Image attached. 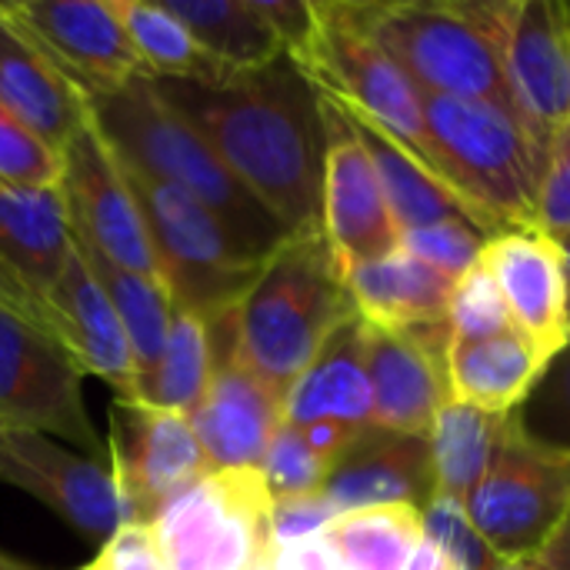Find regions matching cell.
Returning <instances> with one entry per match:
<instances>
[{"label":"cell","mask_w":570,"mask_h":570,"mask_svg":"<svg viewBox=\"0 0 570 570\" xmlns=\"http://www.w3.org/2000/svg\"><path fill=\"white\" fill-rule=\"evenodd\" d=\"M150 80L291 234L324 230V97L291 53L217 83Z\"/></svg>","instance_id":"6da1fadb"},{"label":"cell","mask_w":570,"mask_h":570,"mask_svg":"<svg viewBox=\"0 0 570 570\" xmlns=\"http://www.w3.org/2000/svg\"><path fill=\"white\" fill-rule=\"evenodd\" d=\"M87 114L120 164L197 197L257 261H267L287 237H294L224 167L214 147L160 100L150 77H137L120 90L90 97Z\"/></svg>","instance_id":"7a4b0ae2"},{"label":"cell","mask_w":570,"mask_h":570,"mask_svg":"<svg viewBox=\"0 0 570 570\" xmlns=\"http://www.w3.org/2000/svg\"><path fill=\"white\" fill-rule=\"evenodd\" d=\"M357 311L347 277L324 230L294 234L264 261L234 311L237 364L287 397L321 347Z\"/></svg>","instance_id":"3957f363"},{"label":"cell","mask_w":570,"mask_h":570,"mask_svg":"<svg viewBox=\"0 0 570 570\" xmlns=\"http://www.w3.org/2000/svg\"><path fill=\"white\" fill-rule=\"evenodd\" d=\"M417 94L434 174L478 214L481 227L491 237L538 227L548 140L494 104Z\"/></svg>","instance_id":"277c9868"},{"label":"cell","mask_w":570,"mask_h":570,"mask_svg":"<svg viewBox=\"0 0 570 570\" xmlns=\"http://www.w3.org/2000/svg\"><path fill=\"white\" fill-rule=\"evenodd\" d=\"M344 3L357 20V27L407 73V80L417 90L494 104L511 117H518L521 124H528L511 94L501 50L488 27L481 0H344Z\"/></svg>","instance_id":"5b68a950"},{"label":"cell","mask_w":570,"mask_h":570,"mask_svg":"<svg viewBox=\"0 0 570 570\" xmlns=\"http://www.w3.org/2000/svg\"><path fill=\"white\" fill-rule=\"evenodd\" d=\"M120 170L140 204L174 307L190 311L200 321L234 311L257 281L264 261L244 250L227 224L187 190L127 164H120Z\"/></svg>","instance_id":"8992f818"},{"label":"cell","mask_w":570,"mask_h":570,"mask_svg":"<svg viewBox=\"0 0 570 570\" xmlns=\"http://www.w3.org/2000/svg\"><path fill=\"white\" fill-rule=\"evenodd\" d=\"M317 27L301 53H291L307 77L337 104L361 114L401 147H407L431 174V144L421 114V94L407 73L357 27L344 0L314 3ZM438 177V174H434Z\"/></svg>","instance_id":"52a82bcc"},{"label":"cell","mask_w":570,"mask_h":570,"mask_svg":"<svg viewBox=\"0 0 570 570\" xmlns=\"http://www.w3.org/2000/svg\"><path fill=\"white\" fill-rule=\"evenodd\" d=\"M464 511L504 564L538 561L570 518V458L531 444L508 424Z\"/></svg>","instance_id":"ba28073f"},{"label":"cell","mask_w":570,"mask_h":570,"mask_svg":"<svg viewBox=\"0 0 570 570\" xmlns=\"http://www.w3.org/2000/svg\"><path fill=\"white\" fill-rule=\"evenodd\" d=\"M0 424L37 431L100 458L107 448L83 404V371L67 347L0 304Z\"/></svg>","instance_id":"9c48e42d"},{"label":"cell","mask_w":570,"mask_h":570,"mask_svg":"<svg viewBox=\"0 0 570 570\" xmlns=\"http://www.w3.org/2000/svg\"><path fill=\"white\" fill-rule=\"evenodd\" d=\"M107 454L124 524L150 528L177 494L214 474L190 417L140 401H114Z\"/></svg>","instance_id":"30bf717a"},{"label":"cell","mask_w":570,"mask_h":570,"mask_svg":"<svg viewBox=\"0 0 570 570\" xmlns=\"http://www.w3.org/2000/svg\"><path fill=\"white\" fill-rule=\"evenodd\" d=\"M57 190L63 197L70 227L90 247H97L117 267L164 284L140 204L120 170V160L90 120L63 150V177Z\"/></svg>","instance_id":"8fae6325"},{"label":"cell","mask_w":570,"mask_h":570,"mask_svg":"<svg viewBox=\"0 0 570 570\" xmlns=\"http://www.w3.org/2000/svg\"><path fill=\"white\" fill-rule=\"evenodd\" d=\"M524 120L551 140L570 117V7L564 0H481Z\"/></svg>","instance_id":"7c38bea8"},{"label":"cell","mask_w":570,"mask_h":570,"mask_svg":"<svg viewBox=\"0 0 570 570\" xmlns=\"http://www.w3.org/2000/svg\"><path fill=\"white\" fill-rule=\"evenodd\" d=\"M0 481L50 508L94 544H107L124 524L110 468L37 431H0Z\"/></svg>","instance_id":"4fadbf2b"},{"label":"cell","mask_w":570,"mask_h":570,"mask_svg":"<svg viewBox=\"0 0 570 570\" xmlns=\"http://www.w3.org/2000/svg\"><path fill=\"white\" fill-rule=\"evenodd\" d=\"M324 97L327 157H324V214L321 227L344 277L401 247V227L391 217L374 164L347 117V110Z\"/></svg>","instance_id":"5bb4252c"},{"label":"cell","mask_w":570,"mask_h":570,"mask_svg":"<svg viewBox=\"0 0 570 570\" xmlns=\"http://www.w3.org/2000/svg\"><path fill=\"white\" fill-rule=\"evenodd\" d=\"M3 10L50 53L87 100L150 77L114 0H17L3 3Z\"/></svg>","instance_id":"9a60e30c"},{"label":"cell","mask_w":570,"mask_h":570,"mask_svg":"<svg viewBox=\"0 0 570 570\" xmlns=\"http://www.w3.org/2000/svg\"><path fill=\"white\" fill-rule=\"evenodd\" d=\"M73 250L60 190L0 184V304L53 334L47 294Z\"/></svg>","instance_id":"2e32d148"},{"label":"cell","mask_w":570,"mask_h":570,"mask_svg":"<svg viewBox=\"0 0 570 570\" xmlns=\"http://www.w3.org/2000/svg\"><path fill=\"white\" fill-rule=\"evenodd\" d=\"M451 324L414 331H381L364 324V357L374 394L371 424L394 434L428 438L448 394Z\"/></svg>","instance_id":"e0dca14e"},{"label":"cell","mask_w":570,"mask_h":570,"mask_svg":"<svg viewBox=\"0 0 570 570\" xmlns=\"http://www.w3.org/2000/svg\"><path fill=\"white\" fill-rule=\"evenodd\" d=\"M481 264L491 271L514 327L551 361L570 341L561 244L541 227H511L488 240Z\"/></svg>","instance_id":"ac0fdd59"},{"label":"cell","mask_w":570,"mask_h":570,"mask_svg":"<svg viewBox=\"0 0 570 570\" xmlns=\"http://www.w3.org/2000/svg\"><path fill=\"white\" fill-rule=\"evenodd\" d=\"M47 311L53 321V337L67 347L80 371L110 384L120 401H137V367L130 341L100 281L77 247L70 250L63 274L47 294Z\"/></svg>","instance_id":"d6986e66"},{"label":"cell","mask_w":570,"mask_h":570,"mask_svg":"<svg viewBox=\"0 0 570 570\" xmlns=\"http://www.w3.org/2000/svg\"><path fill=\"white\" fill-rule=\"evenodd\" d=\"M321 491L341 514L384 504H407L424 514L438 498L431 441L371 424L334 464Z\"/></svg>","instance_id":"ffe728a7"},{"label":"cell","mask_w":570,"mask_h":570,"mask_svg":"<svg viewBox=\"0 0 570 570\" xmlns=\"http://www.w3.org/2000/svg\"><path fill=\"white\" fill-rule=\"evenodd\" d=\"M190 424L214 471L261 468L284 428V397L237 361H217Z\"/></svg>","instance_id":"44dd1931"},{"label":"cell","mask_w":570,"mask_h":570,"mask_svg":"<svg viewBox=\"0 0 570 570\" xmlns=\"http://www.w3.org/2000/svg\"><path fill=\"white\" fill-rule=\"evenodd\" d=\"M0 104L57 154L90 120L87 97L0 3Z\"/></svg>","instance_id":"7402d4cb"},{"label":"cell","mask_w":570,"mask_h":570,"mask_svg":"<svg viewBox=\"0 0 570 570\" xmlns=\"http://www.w3.org/2000/svg\"><path fill=\"white\" fill-rule=\"evenodd\" d=\"M374 394L364 357V321L351 317L321 347L311 367L284 397V424H344L354 431L371 428Z\"/></svg>","instance_id":"603a6c76"},{"label":"cell","mask_w":570,"mask_h":570,"mask_svg":"<svg viewBox=\"0 0 570 570\" xmlns=\"http://www.w3.org/2000/svg\"><path fill=\"white\" fill-rule=\"evenodd\" d=\"M544 367L548 357L518 327L478 341L451 337L444 364L448 394L458 404L511 417L524 404Z\"/></svg>","instance_id":"cb8c5ba5"},{"label":"cell","mask_w":570,"mask_h":570,"mask_svg":"<svg viewBox=\"0 0 570 570\" xmlns=\"http://www.w3.org/2000/svg\"><path fill=\"white\" fill-rule=\"evenodd\" d=\"M458 277L428 267L407 250H394L347 274L354 311L381 331H414L444 324Z\"/></svg>","instance_id":"d4e9b609"},{"label":"cell","mask_w":570,"mask_h":570,"mask_svg":"<svg viewBox=\"0 0 570 570\" xmlns=\"http://www.w3.org/2000/svg\"><path fill=\"white\" fill-rule=\"evenodd\" d=\"M347 117H351V124H354V130H357L367 157H371V164H374L377 184L384 190V200H387L391 217L401 227V234L404 230H417V227H431V224H444V220H471L474 227H481L478 214L441 177H434L407 147H401L394 137H387L381 127H374L361 114L347 110Z\"/></svg>","instance_id":"484cf974"},{"label":"cell","mask_w":570,"mask_h":570,"mask_svg":"<svg viewBox=\"0 0 570 570\" xmlns=\"http://www.w3.org/2000/svg\"><path fill=\"white\" fill-rule=\"evenodd\" d=\"M70 234H73V247L80 250V257L100 281L107 301L114 304V311L124 324V334H127L130 354H134V367H137V397H140V391L147 387V381L154 377V371L167 351L174 301L164 284L117 267L97 247H90L73 227H70Z\"/></svg>","instance_id":"4316f807"},{"label":"cell","mask_w":570,"mask_h":570,"mask_svg":"<svg viewBox=\"0 0 570 570\" xmlns=\"http://www.w3.org/2000/svg\"><path fill=\"white\" fill-rule=\"evenodd\" d=\"M164 7L227 73L257 70L287 53L281 33L267 23L257 0H167Z\"/></svg>","instance_id":"83f0119b"},{"label":"cell","mask_w":570,"mask_h":570,"mask_svg":"<svg viewBox=\"0 0 570 570\" xmlns=\"http://www.w3.org/2000/svg\"><path fill=\"white\" fill-rule=\"evenodd\" d=\"M511 417L488 414L458 401H444L434 428L428 434L431 441V461H434V484L438 498L468 504L478 484L484 481Z\"/></svg>","instance_id":"f1b7e54d"},{"label":"cell","mask_w":570,"mask_h":570,"mask_svg":"<svg viewBox=\"0 0 570 570\" xmlns=\"http://www.w3.org/2000/svg\"><path fill=\"white\" fill-rule=\"evenodd\" d=\"M324 541L347 570H407L424 544V514L407 504L344 511L324 528Z\"/></svg>","instance_id":"f546056e"},{"label":"cell","mask_w":570,"mask_h":570,"mask_svg":"<svg viewBox=\"0 0 570 570\" xmlns=\"http://www.w3.org/2000/svg\"><path fill=\"white\" fill-rule=\"evenodd\" d=\"M114 10L150 77L217 83L230 77L190 37V30L164 7L147 0H114Z\"/></svg>","instance_id":"4dcf8cb0"},{"label":"cell","mask_w":570,"mask_h":570,"mask_svg":"<svg viewBox=\"0 0 570 570\" xmlns=\"http://www.w3.org/2000/svg\"><path fill=\"white\" fill-rule=\"evenodd\" d=\"M227 521V491L220 474H207L177 494L150 524L167 570H207L214 541Z\"/></svg>","instance_id":"1f68e13d"},{"label":"cell","mask_w":570,"mask_h":570,"mask_svg":"<svg viewBox=\"0 0 570 570\" xmlns=\"http://www.w3.org/2000/svg\"><path fill=\"white\" fill-rule=\"evenodd\" d=\"M210 337H207V324L190 314L174 307V321H170V337H167V351L154 371V377L147 381V387L140 391V404L160 407V411H174L184 417H194L207 384H210Z\"/></svg>","instance_id":"d6a6232c"},{"label":"cell","mask_w":570,"mask_h":570,"mask_svg":"<svg viewBox=\"0 0 570 570\" xmlns=\"http://www.w3.org/2000/svg\"><path fill=\"white\" fill-rule=\"evenodd\" d=\"M511 424L531 444L570 458V341L548 361Z\"/></svg>","instance_id":"836d02e7"},{"label":"cell","mask_w":570,"mask_h":570,"mask_svg":"<svg viewBox=\"0 0 570 570\" xmlns=\"http://www.w3.org/2000/svg\"><path fill=\"white\" fill-rule=\"evenodd\" d=\"M63 177V154L47 147L0 104V184L57 190Z\"/></svg>","instance_id":"e575fe53"},{"label":"cell","mask_w":570,"mask_h":570,"mask_svg":"<svg viewBox=\"0 0 570 570\" xmlns=\"http://www.w3.org/2000/svg\"><path fill=\"white\" fill-rule=\"evenodd\" d=\"M451 337L454 341H478V337H494L514 327L511 311L491 277V271L478 261L464 277H458L454 294H451V311H448Z\"/></svg>","instance_id":"d590c367"},{"label":"cell","mask_w":570,"mask_h":570,"mask_svg":"<svg viewBox=\"0 0 570 570\" xmlns=\"http://www.w3.org/2000/svg\"><path fill=\"white\" fill-rule=\"evenodd\" d=\"M424 541L454 570H494L504 561L474 531L464 504L434 498L424 508Z\"/></svg>","instance_id":"8d00e7d4"},{"label":"cell","mask_w":570,"mask_h":570,"mask_svg":"<svg viewBox=\"0 0 570 570\" xmlns=\"http://www.w3.org/2000/svg\"><path fill=\"white\" fill-rule=\"evenodd\" d=\"M488 240L491 237L481 227H474L471 220H444V224L404 230L401 250H407L411 257L424 261L428 267H434L441 274L464 277L471 267H478Z\"/></svg>","instance_id":"74e56055"},{"label":"cell","mask_w":570,"mask_h":570,"mask_svg":"<svg viewBox=\"0 0 570 570\" xmlns=\"http://www.w3.org/2000/svg\"><path fill=\"white\" fill-rule=\"evenodd\" d=\"M261 474H264V481H267L271 498L281 501V498H297V494H314V491H321L324 481H327V474H331V464L321 461V458L307 448V441L301 438L297 428L284 424V428L274 434V441H271V448H267V454H264Z\"/></svg>","instance_id":"f35d334b"},{"label":"cell","mask_w":570,"mask_h":570,"mask_svg":"<svg viewBox=\"0 0 570 570\" xmlns=\"http://www.w3.org/2000/svg\"><path fill=\"white\" fill-rule=\"evenodd\" d=\"M538 227L554 240L570 237V117L551 130L548 140V164L538 194Z\"/></svg>","instance_id":"ab89813d"},{"label":"cell","mask_w":570,"mask_h":570,"mask_svg":"<svg viewBox=\"0 0 570 570\" xmlns=\"http://www.w3.org/2000/svg\"><path fill=\"white\" fill-rule=\"evenodd\" d=\"M341 511L331 504V498L324 491L314 494H297V498H281L271 508V534L274 541L284 544H297L307 538L324 534V528L337 518Z\"/></svg>","instance_id":"60d3db41"},{"label":"cell","mask_w":570,"mask_h":570,"mask_svg":"<svg viewBox=\"0 0 570 570\" xmlns=\"http://www.w3.org/2000/svg\"><path fill=\"white\" fill-rule=\"evenodd\" d=\"M80 570H167V564L150 528L120 524L117 534L100 548L97 561Z\"/></svg>","instance_id":"b9f144b4"},{"label":"cell","mask_w":570,"mask_h":570,"mask_svg":"<svg viewBox=\"0 0 570 570\" xmlns=\"http://www.w3.org/2000/svg\"><path fill=\"white\" fill-rule=\"evenodd\" d=\"M277 570H347L344 561L334 554V548L324 541V534L297 541V544H277Z\"/></svg>","instance_id":"7bdbcfd3"},{"label":"cell","mask_w":570,"mask_h":570,"mask_svg":"<svg viewBox=\"0 0 570 570\" xmlns=\"http://www.w3.org/2000/svg\"><path fill=\"white\" fill-rule=\"evenodd\" d=\"M531 564L538 570H570V518L568 524L561 528V534L548 544V551Z\"/></svg>","instance_id":"ee69618b"},{"label":"cell","mask_w":570,"mask_h":570,"mask_svg":"<svg viewBox=\"0 0 570 570\" xmlns=\"http://www.w3.org/2000/svg\"><path fill=\"white\" fill-rule=\"evenodd\" d=\"M441 568V554L424 541L421 548H417V554H414V561L407 564V570H438Z\"/></svg>","instance_id":"f6af8a7d"},{"label":"cell","mask_w":570,"mask_h":570,"mask_svg":"<svg viewBox=\"0 0 570 570\" xmlns=\"http://www.w3.org/2000/svg\"><path fill=\"white\" fill-rule=\"evenodd\" d=\"M561 244V254H564V277H568V334H570V237L558 240Z\"/></svg>","instance_id":"bcb514c9"},{"label":"cell","mask_w":570,"mask_h":570,"mask_svg":"<svg viewBox=\"0 0 570 570\" xmlns=\"http://www.w3.org/2000/svg\"><path fill=\"white\" fill-rule=\"evenodd\" d=\"M0 570H37V568H30V564H23V561H17V558H10V554H3V551H0Z\"/></svg>","instance_id":"7dc6e473"},{"label":"cell","mask_w":570,"mask_h":570,"mask_svg":"<svg viewBox=\"0 0 570 570\" xmlns=\"http://www.w3.org/2000/svg\"><path fill=\"white\" fill-rule=\"evenodd\" d=\"M494 570H538L534 564H501V568Z\"/></svg>","instance_id":"c3c4849f"},{"label":"cell","mask_w":570,"mask_h":570,"mask_svg":"<svg viewBox=\"0 0 570 570\" xmlns=\"http://www.w3.org/2000/svg\"><path fill=\"white\" fill-rule=\"evenodd\" d=\"M438 570H454V568H451V564H448V561L441 558V568H438Z\"/></svg>","instance_id":"681fc988"},{"label":"cell","mask_w":570,"mask_h":570,"mask_svg":"<svg viewBox=\"0 0 570 570\" xmlns=\"http://www.w3.org/2000/svg\"><path fill=\"white\" fill-rule=\"evenodd\" d=\"M0 431H3V424H0Z\"/></svg>","instance_id":"f907efd6"}]
</instances>
